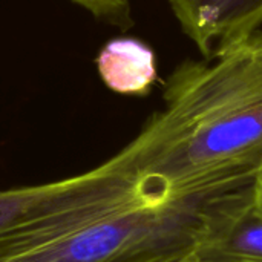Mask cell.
<instances>
[{
    "mask_svg": "<svg viewBox=\"0 0 262 262\" xmlns=\"http://www.w3.org/2000/svg\"><path fill=\"white\" fill-rule=\"evenodd\" d=\"M72 2L88 9L95 17L107 20L123 29H127L132 25L129 0H72Z\"/></svg>",
    "mask_w": 262,
    "mask_h": 262,
    "instance_id": "7",
    "label": "cell"
},
{
    "mask_svg": "<svg viewBox=\"0 0 262 262\" xmlns=\"http://www.w3.org/2000/svg\"><path fill=\"white\" fill-rule=\"evenodd\" d=\"M258 34H259V35H261V37H262V29H261V31H258Z\"/></svg>",
    "mask_w": 262,
    "mask_h": 262,
    "instance_id": "10",
    "label": "cell"
},
{
    "mask_svg": "<svg viewBox=\"0 0 262 262\" xmlns=\"http://www.w3.org/2000/svg\"><path fill=\"white\" fill-rule=\"evenodd\" d=\"M259 196H261V200H262V186L259 187Z\"/></svg>",
    "mask_w": 262,
    "mask_h": 262,
    "instance_id": "9",
    "label": "cell"
},
{
    "mask_svg": "<svg viewBox=\"0 0 262 262\" xmlns=\"http://www.w3.org/2000/svg\"><path fill=\"white\" fill-rule=\"evenodd\" d=\"M190 258L196 262H262L259 187L236 196L218 212Z\"/></svg>",
    "mask_w": 262,
    "mask_h": 262,
    "instance_id": "5",
    "label": "cell"
},
{
    "mask_svg": "<svg viewBox=\"0 0 262 262\" xmlns=\"http://www.w3.org/2000/svg\"><path fill=\"white\" fill-rule=\"evenodd\" d=\"M164 107L120 150L140 175L173 193L262 186V37L183 63Z\"/></svg>",
    "mask_w": 262,
    "mask_h": 262,
    "instance_id": "1",
    "label": "cell"
},
{
    "mask_svg": "<svg viewBox=\"0 0 262 262\" xmlns=\"http://www.w3.org/2000/svg\"><path fill=\"white\" fill-rule=\"evenodd\" d=\"M177 262H196V261H193V259L190 258V255H187V256H184L183 259H180V261H177Z\"/></svg>",
    "mask_w": 262,
    "mask_h": 262,
    "instance_id": "8",
    "label": "cell"
},
{
    "mask_svg": "<svg viewBox=\"0 0 262 262\" xmlns=\"http://www.w3.org/2000/svg\"><path fill=\"white\" fill-rule=\"evenodd\" d=\"M158 187L118 152L66 180L0 190V262L45 247Z\"/></svg>",
    "mask_w": 262,
    "mask_h": 262,
    "instance_id": "3",
    "label": "cell"
},
{
    "mask_svg": "<svg viewBox=\"0 0 262 262\" xmlns=\"http://www.w3.org/2000/svg\"><path fill=\"white\" fill-rule=\"evenodd\" d=\"M255 187L209 193L158 187L45 247L3 262H177L190 255L224 206Z\"/></svg>",
    "mask_w": 262,
    "mask_h": 262,
    "instance_id": "2",
    "label": "cell"
},
{
    "mask_svg": "<svg viewBox=\"0 0 262 262\" xmlns=\"http://www.w3.org/2000/svg\"><path fill=\"white\" fill-rule=\"evenodd\" d=\"M183 31L210 60L262 29V0H167Z\"/></svg>",
    "mask_w": 262,
    "mask_h": 262,
    "instance_id": "4",
    "label": "cell"
},
{
    "mask_svg": "<svg viewBox=\"0 0 262 262\" xmlns=\"http://www.w3.org/2000/svg\"><path fill=\"white\" fill-rule=\"evenodd\" d=\"M97 68L111 91L126 95L149 94L158 74L154 49L129 37L107 41L97 57Z\"/></svg>",
    "mask_w": 262,
    "mask_h": 262,
    "instance_id": "6",
    "label": "cell"
}]
</instances>
